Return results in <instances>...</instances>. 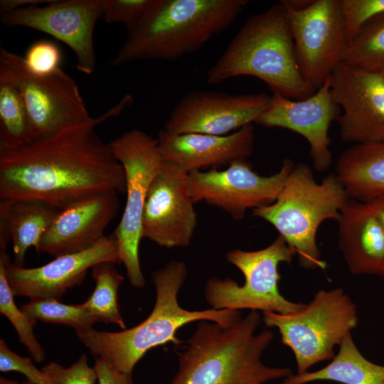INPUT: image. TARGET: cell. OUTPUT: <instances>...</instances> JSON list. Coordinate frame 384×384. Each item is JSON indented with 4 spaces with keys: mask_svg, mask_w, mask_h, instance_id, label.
Segmentation results:
<instances>
[{
    "mask_svg": "<svg viewBox=\"0 0 384 384\" xmlns=\"http://www.w3.org/2000/svg\"><path fill=\"white\" fill-rule=\"evenodd\" d=\"M125 102L50 137L0 150V199H36L60 210L90 194L125 193L124 169L95 131Z\"/></svg>",
    "mask_w": 384,
    "mask_h": 384,
    "instance_id": "1",
    "label": "cell"
},
{
    "mask_svg": "<svg viewBox=\"0 0 384 384\" xmlns=\"http://www.w3.org/2000/svg\"><path fill=\"white\" fill-rule=\"evenodd\" d=\"M260 322L255 310L228 326L199 321L169 384H263L292 375L289 368L262 363L261 356L274 334L270 330L256 334Z\"/></svg>",
    "mask_w": 384,
    "mask_h": 384,
    "instance_id": "2",
    "label": "cell"
},
{
    "mask_svg": "<svg viewBox=\"0 0 384 384\" xmlns=\"http://www.w3.org/2000/svg\"><path fill=\"white\" fill-rule=\"evenodd\" d=\"M188 270L181 261L172 260L152 274L156 300L150 314L135 326L120 331H102L93 328L75 332L80 341L96 358L114 370L132 375L137 363L151 349L172 343H181L176 333L195 321H210L228 326L241 317L240 311L208 309L190 311L178 302V294Z\"/></svg>",
    "mask_w": 384,
    "mask_h": 384,
    "instance_id": "3",
    "label": "cell"
},
{
    "mask_svg": "<svg viewBox=\"0 0 384 384\" xmlns=\"http://www.w3.org/2000/svg\"><path fill=\"white\" fill-rule=\"evenodd\" d=\"M247 0H154L133 26L112 60L174 61L192 54L236 19Z\"/></svg>",
    "mask_w": 384,
    "mask_h": 384,
    "instance_id": "4",
    "label": "cell"
},
{
    "mask_svg": "<svg viewBox=\"0 0 384 384\" xmlns=\"http://www.w3.org/2000/svg\"><path fill=\"white\" fill-rule=\"evenodd\" d=\"M252 76L273 94L304 100L314 94L302 78L286 11L280 1L250 16L206 73L207 82Z\"/></svg>",
    "mask_w": 384,
    "mask_h": 384,
    "instance_id": "5",
    "label": "cell"
},
{
    "mask_svg": "<svg viewBox=\"0 0 384 384\" xmlns=\"http://www.w3.org/2000/svg\"><path fill=\"white\" fill-rule=\"evenodd\" d=\"M349 196L335 174L316 183L310 166L294 164L276 201L252 210V215L272 224L287 245L296 251L301 267L325 270L316 243L320 225L338 220Z\"/></svg>",
    "mask_w": 384,
    "mask_h": 384,
    "instance_id": "6",
    "label": "cell"
},
{
    "mask_svg": "<svg viewBox=\"0 0 384 384\" xmlns=\"http://www.w3.org/2000/svg\"><path fill=\"white\" fill-rule=\"evenodd\" d=\"M267 327L278 329L283 344L293 352L297 374L332 360L334 348L358 324L356 305L341 288L321 289L301 310L289 314L263 312Z\"/></svg>",
    "mask_w": 384,
    "mask_h": 384,
    "instance_id": "7",
    "label": "cell"
},
{
    "mask_svg": "<svg viewBox=\"0 0 384 384\" xmlns=\"http://www.w3.org/2000/svg\"><path fill=\"white\" fill-rule=\"evenodd\" d=\"M296 255L280 235L261 250H230L226 260L240 270L245 282L240 286L228 277L208 279L205 287L207 302L215 309L261 310L280 314L301 310L305 304L285 299L278 287L279 264L290 265Z\"/></svg>",
    "mask_w": 384,
    "mask_h": 384,
    "instance_id": "8",
    "label": "cell"
},
{
    "mask_svg": "<svg viewBox=\"0 0 384 384\" xmlns=\"http://www.w3.org/2000/svg\"><path fill=\"white\" fill-rule=\"evenodd\" d=\"M109 144L124 169L127 193L124 209L113 235L130 284L142 288L145 285L139 252L142 214L150 185L164 159L157 139L139 129L125 132Z\"/></svg>",
    "mask_w": 384,
    "mask_h": 384,
    "instance_id": "9",
    "label": "cell"
},
{
    "mask_svg": "<svg viewBox=\"0 0 384 384\" xmlns=\"http://www.w3.org/2000/svg\"><path fill=\"white\" fill-rule=\"evenodd\" d=\"M0 71L11 80L20 93L28 114L32 142L94 119L77 82L63 69L48 75H34L26 68L22 55L1 48Z\"/></svg>",
    "mask_w": 384,
    "mask_h": 384,
    "instance_id": "10",
    "label": "cell"
},
{
    "mask_svg": "<svg viewBox=\"0 0 384 384\" xmlns=\"http://www.w3.org/2000/svg\"><path fill=\"white\" fill-rule=\"evenodd\" d=\"M279 1L289 22L299 72L314 93L341 62L348 43L339 0H311L302 9Z\"/></svg>",
    "mask_w": 384,
    "mask_h": 384,
    "instance_id": "11",
    "label": "cell"
},
{
    "mask_svg": "<svg viewBox=\"0 0 384 384\" xmlns=\"http://www.w3.org/2000/svg\"><path fill=\"white\" fill-rule=\"evenodd\" d=\"M294 163L285 159L279 171L261 176L247 160L233 162L224 170L188 173V187L195 203L203 201L242 219L248 209L269 206L277 198Z\"/></svg>",
    "mask_w": 384,
    "mask_h": 384,
    "instance_id": "12",
    "label": "cell"
},
{
    "mask_svg": "<svg viewBox=\"0 0 384 384\" xmlns=\"http://www.w3.org/2000/svg\"><path fill=\"white\" fill-rule=\"evenodd\" d=\"M101 17V0H53L43 6L9 12L1 16V21L8 27L28 28L62 41L73 51L77 69L90 75L96 65L94 30Z\"/></svg>",
    "mask_w": 384,
    "mask_h": 384,
    "instance_id": "13",
    "label": "cell"
},
{
    "mask_svg": "<svg viewBox=\"0 0 384 384\" xmlns=\"http://www.w3.org/2000/svg\"><path fill=\"white\" fill-rule=\"evenodd\" d=\"M188 187V173L164 160L146 198L142 238L165 247L188 246L197 224V215Z\"/></svg>",
    "mask_w": 384,
    "mask_h": 384,
    "instance_id": "14",
    "label": "cell"
},
{
    "mask_svg": "<svg viewBox=\"0 0 384 384\" xmlns=\"http://www.w3.org/2000/svg\"><path fill=\"white\" fill-rule=\"evenodd\" d=\"M265 92L228 94L193 90L171 110L163 129L176 134L227 135L252 124L268 107Z\"/></svg>",
    "mask_w": 384,
    "mask_h": 384,
    "instance_id": "15",
    "label": "cell"
},
{
    "mask_svg": "<svg viewBox=\"0 0 384 384\" xmlns=\"http://www.w3.org/2000/svg\"><path fill=\"white\" fill-rule=\"evenodd\" d=\"M330 78L333 99L343 109L336 119L342 141L384 143V76L341 62Z\"/></svg>",
    "mask_w": 384,
    "mask_h": 384,
    "instance_id": "16",
    "label": "cell"
},
{
    "mask_svg": "<svg viewBox=\"0 0 384 384\" xmlns=\"http://www.w3.org/2000/svg\"><path fill=\"white\" fill-rule=\"evenodd\" d=\"M6 249H0L4 260L6 275L14 294L30 300H60L65 292L80 284L87 272L104 262L121 263L114 235L105 236L93 247L84 251L54 257L40 267L26 268L10 262Z\"/></svg>",
    "mask_w": 384,
    "mask_h": 384,
    "instance_id": "17",
    "label": "cell"
},
{
    "mask_svg": "<svg viewBox=\"0 0 384 384\" xmlns=\"http://www.w3.org/2000/svg\"><path fill=\"white\" fill-rule=\"evenodd\" d=\"M331 92L329 77L319 89L304 100H292L272 94L270 103L255 123L267 128L279 127L304 137L309 144L314 169L328 170L332 163L329 130L340 114Z\"/></svg>",
    "mask_w": 384,
    "mask_h": 384,
    "instance_id": "18",
    "label": "cell"
},
{
    "mask_svg": "<svg viewBox=\"0 0 384 384\" xmlns=\"http://www.w3.org/2000/svg\"><path fill=\"white\" fill-rule=\"evenodd\" d=\"M118 192L82 197L59 210L41 239L37 252L53 257L87 250L100 242L119 208Z\"/></svg>",
    "mask_w": 384,
    "mask_h": 384,
    "instance_id": "19",
    "label": "cell"
},
{
    "mask_svg": "<svg viewBox=\"0 0 384 384\" xmlns=\"http://www.w3.org/2000/svg\"><path fill=\"white\" fill-rule=\"evenodd\" d=\"M164 160L176 163L188 173L247 160L252 151V124L227 135L188 133L176 134L161 129L156 138Z\"/></svg>",
    "mask_w": 384,
    "mask_h": 384,
    "instance_id": "20",
    "label": "cell"
},
{
    "mask_svg": "<svg viewBox=\"0 0 384 384\" xmlns=\"http://www.w3.org/2000/svg\"><path fill=\"white\" fill-rule=\"evenodd\" d=\"M337 222L339 248L350 272L382 276L384 228L368 205L349 198Z\"/></svg>",
    "mask_w": 384,
    "mask_h": 384,
    "instance_id": "21",
    "label": "cell"
},
{
    "mask_svg": "<svg viewBox=\"0 0 384 384\" xmlns=\"http://www.w3.org/2000/svg\"><path fill=\"white\" fill-rule=\"evenodd\" d=\"M59 210L36 199H1L0 248L12 242L14 264L23 266L28 249L38 247Z\"/></svg>",
    "mask_w": 384,
    "mask_h": 384,
    "instance_id": "22",
    "label": "cell"
},
{
    "mask_svg": "<svg viewBox=\"0 0 384 384\" xmlns=\"http://www.w3.org/2000/svg\"><path fill=\"white\" fill-rule=\"evenodd\" d=\"M335 175L351 199L368 202L384 195V143L346 149L336 161Z\"/></svg>",
    "mask_w": 384,
    "mask_h": 384,
    "instance_id": "23",
    "label": "cell"
},
{
    "mask_svg": "<svg viewBox=\"0 0 384 384\" xmlns=\"http://www.w3.org/2000/svg\"><path fill=\"white\" fill-rule=\"evenodd\" d=\"M320 380L342 384H384V364H376L364 357L350 333L339 345L338 353L329 364L316 371L292 374L280 384H306Z\"/></svg>",
    "mask_w": 384,
    "mask_h": 384,
    "instance_id": "24",
    "label": "cell"
},
{
    "mask_svg": "<svg viewBox=\"0 0 384 384\" xmlns=\"http://www.w3.org/2000/svg\"><path fill=\"white\" fill-rule=\"evenodd\" d=\"M32 142L27 112L11 80L0 71V150Z\"/></svg>",
    "mask_w": 384,
    "mask_h": 384,
    "instance_id": "25",
    "label": "cell"
},
{
    "mask_svg": "<svg viewBox=\"0 0 384 384\" xmlns=\"http://www.w3.org/2000/svg\"><path fill=\"white\" fill-rule=\"evenodd\" d=\"M92 277L95 288L82 306L97 319L106 324H113L126 329L118 302L119 288L124 277L115 267V263L104 262L92 267Z\"/></svg>",
    "mask_w": 384,
    "mask_h": 384,
    "instance_id": "26",
    "label": "cell"
},
{
    "mask_svg": "<svg viewBox=\"0 0 384 384\" xmlns=\"http://www.w3.org/2000/svg\"><path fill=\"white\" fill-rule=\"evenodd\" d=\"M341 63L384 76V12L370 20L348 41Z\"/></svg>",
    "mask_w": 384,
    "mask_h": 384,
    "instance_id": "27",
    "label": "cell"
},
{
    "mask_svg": "<svg viewBox=\"0 0 384 384\" xmlns=\"http://www.w3.org/2000/svg\"><path fill=\"white\" fill-rule=\"evenodd\" d=\"M22 311L33 321L65 325L75 332L85 331L99 322L82 304H65L59 300L42 299L30 300L21 306Z\"/></svg>",
    "mask_w": 384,
    "mask_h": 384,
    "instance_id": "28",
    "label": "cell"
},
{
    "mask_svg": "<svg viewBox=\"0 0 384 384\" xmlns=\"http://www.w3.org/2000/svg\"><path fill=\"white\" fill-rule=\"evenodd\" d=\"M14 297L6 278L4 260L0 256V312L11 322L31 358L41 363L45 359L46 352L35 336L36 322L16 305Z\"/></svg>",
    "mask_w": 384,
    "mask_h": 384,
    "instance_id": "29",
    "label": "cell"
},
{
    "mask_svg": "<svg viewBox=\"0 0 384 384\" xmlns=\"http://www.w3.org/2000/svg\"><path fill=\"white\" fill-rule=\"evenodd\" d=\"M348 41L370 20L384 12V0H339Z\"/></svg>",
    "mask_w": 384,
    "mask_h": 384,
    "instance_id": "30",
    "label": "cell"
},
{
    "mask_svg": "<svg viewBox=\"0 0 384 384\" xmlns=\"http://www.w3.org/2000/svg\"><path fill=\"white\" fill-rule=\"evenodd\" d=\"M62 53L52 41L41 40L32 43L27 49L23 61L26 68L36 75H48L60 68Z\"/></svg>",
    "mask_w": 384,
    "mask_h": 384,
    "instance_id": "31",
    "label": "cell"
},
{
    "mask_svg": "<svg viewBox=\"0 0 384 384\" xmlns=\"http://www.w3.org/2000/svg\"><path fill=\"white\" fill-rule=\"evenodd\" d=\"M154 0H101L102 17L108 23H122L127 28L134 25Z\"/></svg>",
    "mask_w": 384,
    "mask_h": 384,
    "instance_id": "32",
    "label": "cell"
},
{
    "mask_svg": "<svg viewBox=\"0 0 384 384\" xmlns=\"http://www.w3.org/2000/svg\"><path fill=\"white\" fill-rule=\"evenodd\" d=\"M41 369L55 384H95L97 380L95 369L89 366L87 357L83 353L68 368L50 362Z\"/></svg>",
    "mask_w": 384,
    "mask_h": 384,
    "instance_id": "33",
    "label": "cell"
},
{
    "mask_svg": "<svg viewBox=\"0 0 384 384\" xmlns=\"http://www.w3.org/2000/svg\"><path fill=\"white\" fill-rule=\"evenodd\" d=\"M0 371H15L23 374L33 384H55L28 358L12 351L5 341L0 340Z\"/></svg>",
    "mask_w": 384,
    "mask_h": 384,
    "instance_id": "34",
    "label": "cell"
},
{
    "mask_svg": "<svg viewBox=\"0 0 384 384\" xmlns=\"http://www.w3.org/2000/svg\"><path fill=\"white\" fill-rule=\"evenodd\" d=\"M94 368L99 384H134L132 375L114 370L105 361L96 358Z\"/></svg>",
    "mask_w": 384,
    "mask_h": 384,
    "instance_id": "35",
    "label": "cell"
},
{
    "mask_svg": "<svg viewBox=\"0 0 384 384\" xmlns=\"http://www.w3.org/2000/svg\"><path fill=\"white\" fill-rule=\"evenodd\" d=\"M53 1V0H1L0 14L2 16L12 11L30 6L47 4Z\"/></svg>",
    "mask_w": 384,
    "mask_h": 384,
    "instance_id": "36",
    "label": "cell"
},
{
    "mask_svg": "<svg viewBox=\"0 0 384 384\" xmlns=\"http://www.w3.org/2000/svg\"><path fill=\"white\" fill-rule=\"evenodd\" d=\"M365 203L368 205L384 228V195L375 197V198Z\"/></svg>",
    "mask_w": 384,
    "mask_h": 384,
    "instance_id": "37",
    "label": "cell"
},
{
    "mask_svg": "<svg viewBox=\"0 0 384 384\" xmlns=\"http://www.w3.org/2000/svg\"><path fill=\"white\" fill-rule=\"evenodd\" d=\"M0 384H18V383L15 380L0 377Z\"/></svg>",
    "mask_w": 384,
    "mask_h": 384,
    "instance_id": "38",
    "label": "cell"
},
{
    "mask_svg": "<svg viewBox=\"0 0 384 384\" xmlns=\"http://www.w3.org/2000/svg\"><path fill=\"white\" fill-rule=\"evenodd\" d=\"M21 384H33V383H30V382L28 381V380H25V381H23Z\"/></svg>",
    "mask_w": 384,
    "mask_h": 384,
    "instance_id": "39",
    "label": "cell"
},
{
    "mask_svg": "<svg viewBox=\"0 0 384 384\" xmlns=\"http://www.w3.org/2000/svg\"><path fill=\"white\" fill-rule=\"evenodd\" d=\"M382 277H384V268H383V275Z\"/></svg>",
    "mask_w": 384,
    "mask_h": 384,
    "instance_id": "40",
    "label": "cell"
}]
</instances>
